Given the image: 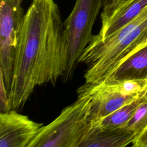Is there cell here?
I'll list each match as a JSON object with an SVG mask.
<instances>
[{"label": "cell", "instance_id": "6da1fadb", "mask_svg": "<svg viewBox=\"0 0 147 147\" xmlns=\"http://www.w3.org/2000/svg\"><path fill=\"white\" fill-rule=\"evenodd\" d=\"M63 22L53 0H32L25 14L9 93L12 110L22 109L36 86H55L64 71Z\"/></svg>", "mask_w": 147, "mask_h": 147}, {"label": "cell", "instance_id": "7a4b0ae2", "mask_svg": "<svg viewBox=\"0 0 147 147\" xmlns=\"http://www.w3.org/2000/svg\"><path fill=\"white\" fill-rule=\"evenodd\" d=\"M147 30V6L130 22L103 39L94 35L79 59L88 64L86 83L103 82L125 60L132 45Z\"/></svg>", "mask_w": 147, "mask_h": 147}, {"label": "cell", "instance_id": "3957f363", "mask_svg": "<svg viewBox=\"0 0 147 147\" xmlns=\"http://www.w3.org/2000/svg\"><path fill=\"white\" fill-rule=\"evenodd\" d=\"M77 100L40 131L29 147H80L92 129L91 98L78 90Z\"/></svg>", "mask_w": 147, "mask_h": 147}, {"label": "cell", "instance_id": "277c9868", "mask_svg": "<svg viewBox=\"0 0 147 147\" xmlns=\"http://www.w3.org/2000/svg\"><path fill=\"white\" fill-rule=\"evenodd\" d=\"M104 4L105 0H76L63 22L65 66L61 78L64 82L72 77L79 59L92 40V27Z\"/></svg>", "mask_w": 147, "mask_h": 147}, {"label": "cell", "instance_id": "5b68a950", "mask_svg": "<svg viewBox=\"0 0 147 147\" xmlns=\"http://www.w3.org/2000/svg\"><path fill=\"white\" fill-rule=\"evenodd\" d=\"M24 0H0V76L9 93L19 36L25 14Z\"/></svg>", "mask_w": 147, "mask_h": 147}, {"label": "cell", "instance_id": "8992f818", "mask_svg": "<svg viewBox=\"0 0 147 147\" xmlns=\"http://www.w3.org/2000/svg\"><path fill=\"white\" fill-rule=\"evenodd\" d=\"M42 126L17 110L1 112L0 147H29Z\"/></svg>", "mask_w": 147, "mask_h": 147}, {"label": "cell", "instance_id": "52a82bcc", "mask_svg": "<svg viewBox=\"0 0 147 147\" xmlns=\"http://www.w3.org/2000/svg\"><path fill=\"white\" fill-rule=\"evenodd\" d=\"M91 98V119L98 121L130 103L141 93L136 95H125L114 91L104 83H85L80 88Z\"/></svg>", "mask_w": 147, "mask_h": 147}, {"label": "cell", "instance_id": "ba28073f", "mask_svg": "<svg viewBox=\"0 0 147 147\" xmlns=\"http://www.w3.org/2000/svg\"><path fill=\"white\" fill-rule=\"evenodd\" d=\"M134 140L133 132L125 127H92L80 147H124L132 144Z\"/></svg>", "mask_w": 147, "mask_h": 147}, {"label": "cell", "instance_id": "9c48e42d", "mask_svg": "<svg viewBox=\"0 0 147 147\" xmlns=\"http://www.w3.org/2000/svg\"><path fill=\"white\" fill-rule=\"evenodd\" d=\"M126 80H147V45L127 57L102 82Z\"/></svg>", "mask_w": 147, "mask_h": 147}, {"label": "cell", "instance_id": "30bf717a", "mask_svg": "<svg viewBox=\"0 0 147 147\" xmlns=\"http://www.w3.org/2000/svg\"><path fill=\"white\" fill-rule=\"evenodd\" d=\"M147 6V0H130L115 10L105 21L98 34L94 35L98 39H103L136 17Z\"/></svg>", "mask_w": 147, "mask_h": 147}, {"label": "cell", "instance_id": "8fae6325", "mask_svg": "<svg viewBox=\"0 0 147 147\" xmlns=\"http://www.w3.org/2000/svg\"><path fill=\"white\" fill-rule=\"evenodd\" d=\"M145 90L130 103L124 105L109 115L93 122L92 127L99 128L122 127L129 120L136 109L144 100V94Z\"/></svg>", "mask_w": 147, "mask_h": 147}, {"label": "cell", "instance_id": "7c38bea8", "mask_svg": "<svg viewBox=\"0 0 147 147\" xmlns=\"http://www.w3.org/2000/svg\"><path fill=\"white\" fill-rule=\"evenodd\" d=\"M121 127L131 130L134 140L139 137L147 127V98L137 107L129 120Z\"/></svg>", "mask_w": 147, "mask_h": 147}, {"label": "cell", "instance_id": "4fadbf2b", "mask_svg": "<svg viewBox=\"0 0 147 147\" xmlns=\"http://www.w3.org/2000/svg\"><path fill=\"white\" fill-rule=\"evenodd\" d=\"M109 87L125 95H136L147 88V80H126L121 82L105 83Z\"/></svg>", "mask_w": 147, "mask_h": 147}, {"label": "cell", "instance_id": "5bb4252c", "mask_svg": "<svg viewBox=\"0 0 147 147\" xmlns=\"http://www.w3.org/2000/svg\"><path fill=\"white\" fill-rule=\"evenodd\" d=\"M0 82L1 112H7L12 110V106L8 91L5 86L4 81L1 76H0Z\"/></svg>", "mask_w": 147, "mask_h": 147}, {"label": "cell", "instance_id": "9a60e30c", "mask_svg": "<svg viewBox=\"0 0 147 147\" xmlns=\"http://www.w3.org/2000/svg\"><path fill=\"white\" fill-rule=\"evenodd\" d=\"M130 0H118L113 6H111L109 9L102 10V12L101 13V20L102 22L105 21L107 19H108L111 15L118 9L121 7L122 6H123L124 4L126 3Z\"/></svg>", "mask_w": 147, "mask_h": 147}, {"label": "cell", "instance_id": "2e32d148", "mask_svg": "<svg viewBox=\"0 0 147 147\" xmlns=\"http://www.w3.org/2000/svg\"><path fill=\"white\" fill-rule=\"evenodd\" d=\"M147 45V30L146 32L142 36V37L141 38H140L137 41H136L131 47L129 53L127 55V56H126V57L125 59V60L129 57V56H130L131 54H133L134 52H135L136 51L139 50L140 48L145 47V45ZM123 60V61H124Z\"/></svg>", "mask_w": 147, "mask_h": 147}, {"label": "cell", "instance_id": "e0dca14e", "mask_svg": "<svg viewBox=\"0 0 147 147\" xmlns=\"http://www.w3.org/2000/svg\"><path fill=\"white\" fill-rule=\"evenodd\" d=\"M131 146L133 147H147V127L139 137L134 140Z\"/></svg>", "mask_w": 147, "mask_h": 147}, {"label": "cell", "instance_id": "ac0fdd59", "mask_svg": "<svg viewBox=\"0 0 147 147\" xmlns=\"http://www.w3.org/2000/svg\"><path fill=\"white\" fill-rule=\"evenodd\" d=\"M118 0H105V4L103 7V10H106L113 6Z\"/></svg>", "mask_w": 147, "mask_h": 147}, {"label": "cell", "instance_id": "d6986e66", "mask_svg": "<svg viewBox=\"0 0 147 147\" xmlns=\"http://www.w3.org/2000/svg\"><path fill=\"white\" fill-rule=\"evenodd\" d=\"M144 96L145 98H147V88L145 90V92H144Z\"/></svg>", "mask_w": 147, "mask_h": 147}]
</instances>
